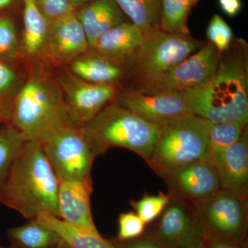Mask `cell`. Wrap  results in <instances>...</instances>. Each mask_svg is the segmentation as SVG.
I'll list each match as a JSON object with an SVG mask.
<instances>
[{"mask_svg": "<svg viewBox=\"0 0 248 248\" xmlns=\"http://www.w3.org/2000/svg\"><path fill=\"white\" fill-rule=\"evenodd\" d=\"M159 217L153 236L168 248H192L202 245L200 223L184 201L172 197Z\"/></svg>", "mask_w": 248, "mask_h": 248, "instance_id": "obj_12", "label": "cell"}, {"mask_svg": "<svg viewBox=\"0 0 248 248\" xmlns=\"http://www.w3.org/2000/svg\"><path fill=\"white\" fill-rule=\"evenodd\" d=\"M115 102L148 123L161 127L182 116L192 114L184 93H146L125 90Z\"/></svg>", "mask_w": 248, "mask_h": 248, "instance_id": "obj_11", "label": "cell"}, {"mask_svg": "<svg viewBox=\"0 0 248 248\" xmlns=\"http://www.w3.org/2000/svg\"><path fill=\"white\" fill-rule=\"evenodd\" d=\"M68 1H69L70 4L73 6V7L76 9L77 8L87 4V3L90 2L92 0H68Z\"/></svg>", "mask_w": 248, "mask_h": 248, "instance_id": "obj_37", "label": "cell"}, {"mask_svg": "<svg viewBox=\"0 0 248 248\" xmlns=\"http://www.w3.org/2000/svg\"><path fill=\"white\" fill-rule=\"evenodd\" d=\"M241 43L221 55L208 82L184 93L191 113L213 124L248 122V66Z\"/></svg>", "mask_w": 248, "mask_h": 248, "instance_id": "obj_2", "label": "cell"}, {"mask_svg": "<svg viewBox=\"0 0 248 248\" xmlns=\"http://www.w3.org/2000/svg\"><path fill=\"white\" fill-rule=\"evenodd\" d=\"M212 124L188 114L159 127L148 164L166 179L177 169L203 159Z\"/></svg>", "mask_w": 248, "mask_h": 248, "instance_id": "obj_5", "label": "cell"}, {"mask_svg": "<svg viewBox=\"0 0 248 248\" xmlns=\"http://www.w3.org/2000/svg\"><path fill=\"white\" fill-rule=\"evenodd\" d=\"M6 234L16 248H52L63 243L53 230L36 219L9 228Z\"/></svg>", "mask_w": 248, "mask_h": 248, "instance_id": "obj_22", "label": "cell"}, {"mask_svg": "<svg viewBox=\"0 0 248 248\" xmlns=\"http://www.w3.org/2000/svg\"><path fill=\"white\" fill-rule=\"evenodd\" d=\"M130 22L148 35L160 29L161 0H115Z\"/></svg>", "mask_w": 248, "mask_h": 248, "instance_id": "obj_23", "label": "cell"}, {"mask_svg": "<svg viewBox=\"0 0 248 248\" xmlns=\"http://www.w3.org/2000/svg\"><path fill=\"white\" fill-rule=\"evenodd\" d=\"M24 79L19 64L0 60V107L11 108Z\"/></svg>", "mask_w": 248, "mask_h": 248, "instance_id": "obj_28", "label": "cell"}, {"mask_svg": "<svg viewBox=\"0 0 248 248\" xmlns=\"http://www.w3.org/2000/svg\"><path fill=\"white\" fill-rule=\"evenodd\" d=\"M0 248H5V247H2V246H0Z\"/></svg>", "mask_w": 248, "mask_h": 248, "instance_id": "obj_40", "label": "cell"}, {"mask_svg": "<svg viewBox=\"0 0 248 248\" xmlns=\"http://www.w3.org/2000/svg\"><path fill=\"white\" fill-rule=\"evenodd\" d=\"M37 9L49 24L75 13L68 0H34Z\"/></svg>", "mask_w": 248, "mask_h": 248, "instance_id": "obj_32", "label": "cell"}, {"mask_svg": "<svg viewBox=\"0 0 248 248\" xmlns=\"http://www.w3.org/2000/svg\"><path fill=\"white\" fill-rule=\"evenodd\" d=\"M172 199V196L170 194L146 195L141 200L132 202V205L135 210V213L146 225L160 216Z\"/></svg>", "mask_w": 248, "mask_h": 248, "instance_id": "obj_29", "label": "cell"}, {"mask_svg": "<svg viewBox=\"0 0 248 248\" xmlns=\"http://www.w3.org/2000/svg\"><path fill=\"white\" fill-rule=\"evenodd\" d=\"M41 143L60 182H92L97 156L81 129L62 124Z\"/></svg>", "mask_w": 248, "mask_h": 248, "instance_id": "obj_7", "label": "cell"}, {"mask_svg": "<svg viewBox=\"0 0 248 248\" xmlns=\"http://www.w3.org/2000/svg\"><path fill=\"white\" fill-rule=\"evenodd\" d=\"M22 0H0V15L16 14L22 7Z\"/></svg>", "mask_w": 248, "mask_h": 248, "instance_id": "obj_36", "label": "cell"}, {"mask_svg": "<svg viewBox=\"0 0 248 248\" xmlns=\"http://www.w3.org/2000/svg\"><path fill=\"white\" fill-rule=\"evenodd\" d=\"M80 79L96 84L117 86L125 77V66L90 49L67 66Z\"/></svg>", "mask_w": 248, "mask_h": 248, "instance_id": "obj_20", "label": "cell"}, {"mask_svg": "<svg viewBox=\"0 0 248 248\" xmlns=\"http://www.w3.org/2000/svg\"><path fill=\"white\" fill-rule=\"evenodd\" d=\"M216 169L222 190L248 198V133L245 129L241 138L226 151L209 160Z\"/></svg>", "mask_w": 248, "mask_h": 248, "instance_id": "obj_16", "label": "cell"}, {"mask_svg": "<svg viewBox=\"0 0 248 248\" xmlns=\"http://www.w3.org/2000/svg\"><path fill=\"white\" fill-rule=\"evenodd\" d=\"M117 242H124L138 239L144 232V222L133 212L121 214L118 218Z\"/></svg>", "mask_w": 248, "mask_h": 248, "instance_id": "obj_31", "label": "cell"}, {"mask_svg": "<svg viewBox=\"0 0 248 248\" xmlns=\"http://www.w3.org/2000/svg\"><path fill=\"white\" fill-rule=\"evenodd\" d=\"M15 14L0 15V60L19 64L20 31L18 29Z\"/></svg>", "mask_w": 248, "mask_h": 248, "instance_id": "obj_27", "label": "cell"}, {"mask_svg": "<svg viewBox=\"0 0 248 248\" xmlns=\"http://www.w3.org/2000/svg\"><path fill=\"white\" fill-rule=\"evenodd\" d=\"M246 126L247 124L234 121L212 124L203 159L208 161L215 155L234 144L241 138Z\"/></svg>", "mask_w": 248, "mask_h": 248, "instance_id": "obj_25", "label": "cell"}, {"mask_svg": "<svg viewBox=\"0 0 248 248\" xmlns=\"http://www.w3.org/2000/svg\"><path fill=\"white\" fill-rule=\"evenodd\" d=\"M9 124L25 141L40 143L65 124L63 97L56 77L46 69L29 70L13 101Z\"/></svg>", "mask_w": 248, "mask_h": 248, "instance_id": "obj_3", "label": "cell"}, {"mask_svg": "<svg viewBox=\"0 0 248 248\" xmlns=\"http://www.w3.org/2000/svg\"><path fill=\"white\" fill-rule=\"evenodd\" d=\"M200 0H161L160 29L173 34L190 35L187 19Z\"/></svg>", "mask_w": 248, "mask_h": 248, "instance_id": "obj_24", "label": "cell"}, {"mask_svg": "<svg viewBox=\"0 0 248 248\" xmlns=\"http://www.w3.org/2000/svg\"><path fill=\"white\" fill-rule=\"evenodd\" d=\"M116 248H168L153 236L138 238L124 242H116Z\"/></svg>", "mask_w": 248, "mask_h": 248, "instance_id": "obj_34", "label": "cell"}, {"mask_svg": "<svg viewBox=\"0 0 248 248\" xmlns=\"http://www.w3.org/2000/svg\"><path fill=\"white\" fill-rule=\"evenodd\" d=\"M248 198L220 189L194 203L197 221L226 239L246 243L248 234Z\"/></svg>", "mask_w": 248, "mask_h": 248, "instance_id": "obj_8", "label": "cell"}, {"mask_svg": "<svg viewBox=\"0 0 248 248\" xmlns=\"http://www.w3.org/2000/svg\"><path fill=\"white\" fill-rule=\"evenodd\" d=\"M60 184L42 143L25 141L0 188V203L29 221L44 213L58 218Z\"/></svg>", "mask_w": 248, "mask_h": 248, "instance_id": "obj_1", "label": "cell"}, {"mask_svg": "<svg viewBox=\"0 0 248 248\" xmlns=\"http://www.w3.org/2000/svg\"><path fill=\"white\" fill-rule=\"evenodd\" d=\"M75 14L86 34L90 48L102 34L126 21L115 0H92L77 8Z\"/></svg>", "mask_w": 248, "mask_h": 248, "instance_id": "obj_18", "label": "cell"}, {"mask_svg": "<svg viewBox=\"0 0 248 248\" xmlns=\"http://www.w3.org/2000/svg\"><path fill=\"white\" fill-rule=\"evenodd\" d=\"M80 129L96 156L120 147L137 153L148 164L159 130L115 102L108 104Z\"/></svg>", "mask_w": 248, "mask_h": 248, "instance_id": "obj_4", "label": "cell"}, {"mask_svg": "<svg viewBox=\"0 0 248 248\" xmlns=\"http://www.w3.org/2000/svg\"><path fill=\"white\" fill-rule=\"evenodd\" d=\"M165 180L172 197L193 203L221 189L216 169L203 159L177 169Z\"/></svg>", "mask_w": 248, "mask_h": 248, "instance_id": "obj_13", "label": "cell"}, {"mask_svg": "<svg viewBox=\"0 0 248 248\" xmlns=\"http://www.w3.org/2000/svg\"><path fill=\"white\" fill-rule=\"evenodd\" d=\"M143 37L137 26L125 21L102 34L91 49L125 66L129 58L141 45Z\"/></svg>", "mask_w": 248, "mask_h": 248, "instance_id": "obj_19", "label": "cell"}, {"mask_svg": "<svg viewBox=\"0 0 248 248\" xmlns=\"http://www.w3.org/2000/svg\"><path fill=\"white\" fill-rule=\"evenodd\" d=\"M92 182H60L58 218L81 231L99 234L91 207Z\"/></svg>", "mask_w": 248, "mask_h": 248, "instance_id": "obj_17", "label": "cell"}, {"mask_svg": "<svg viewBox=\"0 0 248 248\" xmlns=\"http://www.w3.org/2000/svg\"><path fill=\"white\" fill-rule=\"evenodd\" d=\"M218 2L222 11L230 17L237 16L243 7L241 0H218Z\"/></svg>", "mask_w": 248, "mask_h": 248, "instance_id": "obj_35", "label": "cell"}, {"mask_svg": "<svg viewBox=\"0 0 248 248\" xmlns=\"http://www.w3.org/2000/svg\"><path fill=\"white\" fill-rule=\"evenodd\" d=\"M203 248V245H201V246H198V247H195V248Z\"/></svg>", "mask_w": 248, "mask_h": 248, "instance_id": "obj_39", "label": "cell"}, {"mask_svg": "<svg viewBox=\"0 0 248 248\" xmlns=\"http://www.w3.org/2000/svg\"><path fill=\"white\" fill-rule=\"evenodd\" d=\"M20 31L21 62L29 70L46 69L50 24L37 9L34 0H22Z\"/></svg>", "mask_w": 248, "mask_h": 248, "instance_id": "obj_15", "label": "cell"}, {"mask_svg": "<svg viewBox=\"0 0 248 248\" xmlns=\"http://www.w3.org/2000/svg\"><path fill=\"white\" fill-rule=\"evenodd\" d=\"M206 36L209 42L221 54L229 50L233 40L231 27L217 14L214 15L209 22Z\"/></svg>", "mask_w": 248, "mask_h": 248, "instance_id": "obj_30", "label": "cell"}, {"mask_svg": "<svg viewBox=\"0 0 248 248\" xmlns=\"http://www.w3.org/2000/svg\"><path fill=\"white\" fill-rule=\"evenodd\" d=\"M22 134L9 123L0 125V188L24 144Z\"/></svg>", "mask_w": 248, "mask_h": 248, "instance_id": "obj_26", "label": "cell"}, {"mask_svg": "<svg viewBox=\"0 0 248 248\" xmlns=\"http://www.w3.org/2000/svg\"><path fill=\"white\" fill-rule=\"evenodd\" d=\"M52 248H68V246H66L64 243H62V244L58 245V246H55V247Z\"/></svg>", "mask_w": 248, "mask_h": 248, "instance_id": "obj_38", "label": "cell"}, {"mask_svg": "<svg viewBox=\"0 0 248 248\" xmlns=\"http://www.w3.org/2000/svg\"><path fill=\"white\" fill-rule=\"evenodd\" d=\"M200 226L203 248H248L247 244L246 243L221 237L202 225Z\"/></svg>", "mask_w": 248, "mask_h": 248, "instance_id": "obj_33", "label": "cell"}, {"mask_svg": "<svg viewBox=\"0 0 248 248\" xmlns=\"http://www.w3.org/2000/svg\"><path fill=\"white\" fill-rule=\"evenodd\" d=\"M90 49L86 34L75 13L50 24L47 46L48 66H67Z\"/></svg>", "mask_w": 248, "mask_h": 248, "instance_id": "obj_14", "label": "cell"}, {"mask_svg": "<svg viewBox=\"0 0 248 248\" xmlns=\"http://www.w3.org/2000/svg\"><path fill=\"white\" fill-rule=\"evenodd\" d=\"M35 219L53 230L68 248H116L115 245L104 239L100 234L81 231L51 214H40Z\"/></svg>", "mask_w": 248, "mask_h": 248, "instance_id": "obj_21", "label": "cell"}, {"mask_svg": "<svg viewBox=\"0 0 248 248\" xmlns=\"http://www.w3.org/2000/svg\"><path fill=\"white\" fill-rule=\"evenodd\" d=\"M221 55L212 44L205 43L141 92L182 93L202 86L215 75Z\"/></svg>", "mask_w": 248, "mask_h": 248, "instance_id": "obj_10", "label": "cell"}, {"mask_svg": "<svg viewBox=\"0 0 248 248\" xmlns=\"http://www.w3.org/2000/svg\"><path fill=\"white\" fill-rule=\"evenodd\" d=\"M205 44L190 35L169 33L161 29L144 35L141 45L125 64V70L137 85L132 89L143 91L148 89L163 74Z\"/></svg>", "mask_w": 248, "mask_h": 248, "instance_id": "obj_6", "label": "cell"}, {"mask_svg": "<svg viewBox=\"0 0 248 248\" xmlns=\"http://www.w3.org/2000/svg\"><path fill=\"white\" fill-rule=\"evenodd\" d=\"M56 77L64 107L65 124L81 128L112 102L117 86L88 82L63 70Z\"/></svg>", "mask_w": 248, "mask_h": 248, "instance_id": "obj_9", "label": "cell"}]
</instances>
